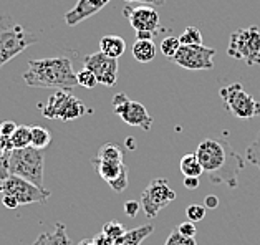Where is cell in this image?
Segmentation results:
<instances>
[{"label": "cell", "mask_w": 260, "mask_h": 245, "mask_svg": "<svg viewBox=\"0 0 260 245\" xmlns=\"http://www.w3.org/2000/svg\"><path fill=\"white\" fill-rule=\"evenodd\" d=\"M80 245H94V243H93V238H83V240L80 242Z\"/></svg>", "instance_id": "b9f144b4"}, {"label": "cell", "mask_w": 260, "mask_h": 245, "mask_svg": "<svg viewBox=\"0 0 260 245\" xmlns=\"http://www.w3.org/2000/svg\"><path fill=\"white\" fill-rule=\"evenodd\" d=\"M139 207H141V204L136 202V200H128V202H124V214L128 217H135L139 212Z\"/></svg>", "instance_id": "836d02e7"}, {"label": "cell", "mask_w": 260, "mask_h": 245, "mask_svg": "<svg viewBox=\"0 0 260 245\" xmlns=\"http://www.w3.org/2000/svg\"><path fill=\"white\" fill-rule=\"evenodd\" d=\"M219 95L222 98L225 110L232 116L240 119H250L260 116V103L255 101L249 93H247L240 83H231L220 88Z\"/></svg>", "instance_id": "52a82bcc"}, {"label": "cell", "mask_w": 260, "mask_h": 245, "mask_svg": "<svg viewBox=\"0 0 260 245\" xmlns=\"http://www.w3.org/2000/svg\"><path fill=\"white\" fill-rule=\"evenodd\" d=\"M110 2V0H78L77 5L65 14V22L70 27H75V25H78L80 22L86 20V18L93 17L94 14H98V12L106 7V4Z\"/></svg>", "instance_id": "9a60e30c"}, {"label": "cell", "mask_w": 260, "mask_h": 245, "mask_svg": "<svg viewBox=\"0 0 260 245\" xmlns=\"http://www.w3.org/2000/svg\"><path fill=\"white\" fill-rule=\"evenodd\" d=\"M77 80H78V85L86 88V90H93V88L98 85L96 77H94L93 72L88 70V68H83V70H80L77 73Z\"/></svg>", "instance_id": "83f0119b"}, {"label": "cell", "mask_w": 260, "mask_h": 245, "mask_svg": "<svg viewBox=\"0 0 260 245\" xmlns=\"http://www.w3.org/2000/svg\"><path fill=\"white\" fill-rule=\"evenodd\" d=\"M96 158L105 159V161H113V162H123L124 153H123V148L119 146L118 143H106L98 149Z\"/></svg>", "instance_id": "44dd1931"}, {"label": "cell", "mask_w": 260, "mask_h": 245, "mask_svg": "<svg viewBox=\"0 0 260 245\" xmlns=\"http://www.w3.org/2000/svg\"><path fill=\"white\" fill-rule=\"evenodd\" d=\"M177 230H179V234L186 235V237H196V234H198V229H196L194 222H191V221L179 224V227H177Z\"/></svg>", "instance_id": "4dcf8cb0"}, {"label": "cell", "mask_w": 260, "mask_h": 245, "mask_svg": "<svg viewBox=\"0 0 260 245\" xmlns=\"http://www.w3.org/2000/svg\"><path fill=\"white\" fill-rule=\"evenodd\" d=\"M133 58L139 63H149L156 56V45L153 40H136L133 45Z\"/></svg>", "instance_id": "d6986e66"}, {"label": "cell", "mask_w": 260, "mask_h": 245, "mask_svg": "<svg viewBox=\"0 0 260 245\" xmlns=\"http://www.w3.org/2000/svg\"><path fill=\"white\" fill-rule=\"evenodd\" d=\"M204 202H206V207H207V209H215V207L219 205V199L215 197V196H207Z\"/></svg>", "instance_id": "ab89813d"}, {"label": "cell", "mask_w": 260, "mask_h": 245, "mask_svg": "<svg viewBox=\"0 0 260 245\" xmlns=\"http://www.w3.org/2000/svg\"><path fill=\"white\" fill-rule=\"evenodd\" d=\"M181 47V42H179V37H166L162 42H161V52L164 56H168L169 60H173V56L177 53V50Z\"/></svg>", "instance_id": "d4e9b609"}, {"label": "cell", "mask_w": 260, "mask_h": 245, "mask_svg": "<svg viewBox=\"0 0 260 245\" xmlns=\"http://www.w3.org/2000/svg\"><path fill=\"white\" fill-rule=\"evenodd\" d=\"M9 159H10V154L7 156H2L0 158V182H4L5 179L10 176V166H9Z\"/></svg>", "instance_id": "1f68e13d"}, {"label": "cell", "mask_w": 260, "mask_h": 245, "mask_svg": "<svg viewBox=\"0 0 260 245\" xmlns=\"http://www.w3.org/2000/svg\"><path fill=\"white\" fill-rule=\"evenodd\" d=\"M10 144L14 149H22L31 146V128L30 126H17L14 134L10 136Z\"/></svg>", "instance_id": "7402d4cb"}, {"label": "cell", "mask_w": 260, "mask_h": 245, "mask_svg": "<svg viewBox=\"0 0 260 245\" xmlns=\"http://www.w3.org/2000/svg\"><path fill=\"white\" fill-rule=\"evenodd\" d=\"M37 42L39 37L35 33L12 22L9 14H4L0 17V68Z\"/></svg>", "instance_id": "3957f363"}, {"label": "cell", "mask_w": 260, "mask_h": 245, "mask_svg": "<svg viewBox=\"0 0 260 245\" xmlns=\"http://www.w3.org/2000/svg\"><path fill=\"white\" fill-rule=\"evenodd\" d=\"M93 243H94V245H113L115 242H113L110 237L105 235L103 232H101V234H98L96 237L93 238Z\"/></svg>", "instance_id": "74e56055"}, {"label": "cell", "mask_w": 260, "mask_h": 245, "mask_svg": "<svg viewBox=\"0 0 260 245\" xmlns=\"http://www.w3.org/2000/svg\"><path fill=\"white\" fill-rule=\"evenodd\" d=\"M0 192H4V186H2V182H0Z\"/></svg>", "instance_id": "7bdbcfd3"}, {"label": "cell", "mask_w": 260, "mask_h": 245, "mask_svg": "<svg viewBox=\"0 0 260 245\" xmlns=\"http://www.w3.org/2000/svg\"><path fill=\"white\" fill-rule=\"evenodd\" d=\"M39 108L47 119H61V121H73L86 113L85 103L68 90H56L48 98L47 104H39Z\"/></svg>", "instance_id": "5b68a950"}, {"label": "cell", "mask_w": 260, "mask_h": 245, "mask_svg": "<svg viewBox=\"0 0 260 245\" xmlns=\"http://www.w3.org/2000/svg\"><path fill=\"white\" fill-rule=\"evenodd\" d=\"M196 156L209 181L214 184H225L231 189L237 187L239 174L244 171L245 162L229 141L224 137L204 139L196 149Z\"/></svg>", "instance_id": "6da1fadb"}, {"label": "cell", "mask_w": 260, "mask_h": 245, "mask_svg": "<svg viewBox=\"0 0 260 245\" xmlns=\"http://www.w3.org/2000/svg\"><path fill=\"white\" fill-rule=\"evenodd\" d=\"M27 86L31 88H56L72 90L78 86L77 73L68 56H48V58L30 60L23 73Z\"/></svg>", "instance_id": "7a4b0ae2"}, {"label": "cell", "mask_w": 260, "mask_h": 245, "mask_svg": "<svg viewBox=\"0 0 260 245\" xmlns=\"http://www.w3.org/2000/svg\"><path fill=\"white\" fill-rule=\"evenodd\" d=\"M176 199V192L169 187L168 179H153L141 192V205L148 219H156L164 207Z\"/></svg>", "instance_id": "ba28073f"}, {"label": "cell", "mask_w": 260, "mask_h": 245, "mask_svg": "<svg viewBox=\"0 0 260 245\" xmlns=\"http://www.w3.org/2000/svg\"><path fill=\"white\" fill-rule=\"evenodd\" d=\"M113 108H115V115H118L126 124L129 126L141 128L144 131H149L153 126V118L148 113L141 103L133 101L126 93H118L113 98Z\"/></svg>", "instance_id": "9c48e42d"}, {"label": "cell", "mask_w": 260, "mask_h": 245, "mask_svg": "<svg viewBox=\"0 0 260 245\" xmlns=\"http://www.w3.org/2000/svg\"><path fill=\"white\" fill-rule=\"evenodd\" d=\"M153 232H154L153 225H141V227L126 230L118 240H115L113 245H141V242H144Z\"/></svg>", "instance_id": "e0dca14e"}, {"label": "cell", "mask_w": 260, "mask_h": 245, "mask_svg": "<svg viewBox=\"0 0 260 245\" xmlns=\"http://www.w3.org/2000/svg\"><path fill=\"white\" fill-rule=\"evenodd\" d=\"M100 52L118 60L126 52V42L118 35H106L100 40Z\"/></svg>", "instance_id": "ac0fdd59"}, {"label": "cell", "mask_w": 260, "mask_h": 245, "mask_svg": "<svg viewBox=\"0 0 260 245\" xmlns=\"http://www.w3.org/2000/svg\"><path fill=\"white\" fill-rule=\"evenodd\" d=\"M245 159L250 162L252 166L260 169V133L255 137V141L249 144V148L245 151Z\"/></svg>", "instance_id": "4316f807"}, {"label": "cell", "mask_w": 260, "mask_h": 245, "mask_svg": "<svg viewBox=\"0 0 260 245\" xmlns=\"http://www.w3.org/2000/svg\"><path fill=\"white\" fill-rule=\"evenodd\" d=\"M186 216L191 222H201L202 219L206 217V205H199V204H191L186 209Z\"/></svg>", "instance_id": "f546056e"}, {"label": "cell", "mask_w": 260, "mask_h": 245, "mask_svg": "<svg viewBox=\"0 0 260 245\" xmlns=\"http://www.w3.org/2000/svg\"><path fill=\"white\" fill-rule=\"evenodd\" d=\"M123 14L136 32L149 30V32L156 33L157 27H159V14L154 10V7H149V5H139V7H129L128 5V7H124Z\"/></svg>", "instance_id": "5bb4252c"}, {"label": "cell", "mask_w": 260, "mask_h": 245, "mask_svg": "<svg viewBox=\"0 0 260 245\" xmlns=\"http://www.w3.org/2000/svg\"><path fill=\"white\" fill-rule=\"evenodd\" d=\"M124 232H126V227L118 221H110V222H106L103 225V234L110 237L113 242L118 240V238L121 237Z\"/></svg>", "instance_id": "484cf974"}, {"label": "cell", "mask_w": 260, "mask_h": 245, "mask_svg": "<svg viewBox=\"0 0 260 245\" xmlns=\"http://www.w3.org/2000/svg\"><path fill=\"white\" fill-rule=\"evenodd\" d=\"M91 164L96 169L100 178L105 182H108V186L115 192L121 194L126 187H128V167H126L123 162L105 161L94 156L91 159Z\"/></svg>", "instance_id": "4fadbf2b"}, {"label": "cell", "mask_w": 260, "mask_h": 245, "mask_svg": "<svg viewBox=\"0 0 260 245\" xmlns=\"http://www.w3.org/2000/svg\"><path fill=\"white\" fill-rule=\"evenodd\" d=\"M83 65L91 70L98 80V85H105L108 88L115 86L118 80V60L106 56L105 53H91L83 58Z\"/></svg>", "instance_id": "7c38bea8"}, {"label": "cell", "mask_w": 260, "mask_h": 245, "mask_svg": "<svg viewBox=\"0 0 260 245\" xmlns=\"http://www.w3.org/2000/svg\"><path fill=\"white\" fill-rule=\"evenodd\" d=\"M2 204H4L5 207H7V209H17V207H18L17 199H15L14 196H9V194H4Z\"/></svg>", "instance_id": "d590c367"}, {"label": "cell", "mask_w": 260, "mask_h": 245, "mask_svg": "<svg viewBox=\"0 0 260 245\" xmlns=\"http://www.w3.org/2000/svg\"><path fill=\"white\" fill-rule=\"evenodd\" d=\"M10 174L18 176L31 184L43 187V167H45V154L42 149L34 146L14 149L9 159Z\"/></svg>", "instance_id": "277c9868"}, {"label": "cell", "mask_w": 260, "mask_h": 245, "mask_svg": "<svg viewBox=\"0 0 260 245\" xmlns=\"http://www.w3.org/2000/svg\"><path fill=\"white\" fill-rule=\"evenodd\" d=\"M126 2H133V0H126Z\"/></svg>", "instance_id": "ee69618b"}, {"label": "cell", "mask_w": 260, "mask_h": 245, "mask_svg": "<svg viewBox=\"0 0 260 245\" xmlns=\"http://www.w3.org/2000/svg\"><path fill=\"white\" fill-rule=\"evenodd\" d=\"M154 32H149V30H139L136 32V40H153Z\"/></svg>", "instance_id": "f35d334b"}, {"label": "cell", "mask_w": 260, "mask_h": 245, "mask_svg": "<svg viewBox=\"0 0 260 245\" xmlns=\"http://www.w3.org/2000/svg\"><path fill=\"white\" fill-rule=\"evenodd\" d=\"M31 128V146L37 149H45L52 143V133L43 126H30Z\"/></svg>", "instance_id": "603a6c76"}, {"label": "cell", "mask_w": 260, "mask_h": 245, "mask_svg": "<svg viewBox=\"0 0 260 245\" xmlns=\"http://www.w3.org/2000/svg\"><path fill=\"white\" fill-rule=\"evenodd\" d=\"M15 129H17V123H14V121L0 123V134L5 136V137H9V139H10V136L14 134Z\"/></svg>", "instance_id": "d6a6232c"}, {"label": "cell", "mask_w": 260, "mask_h": 245, "mask_svg": "<svg viewBox=\"0 0 260 245\" xmlns=\"http://www.w3.org/2000/svg\"><path fill=\"white\" fill-rule=\"evenodd\" d=\"M181 45H202V33L198 27H187L179 37Z\"/></svg>", "instance_id": "cb8c5ba5"}, {"label": "cell", "mask_w": 260, "mask_h": 245, "mask_svg": "<svg viewBox=\"0 0 260 245\" xmlns=\"http://www.w3.org/2000/svg\"><path fill=\"white\" fill-rule=\"evenodd\" d=\"M139 4H146L149 7H161V5L166 4V0H136Z\"/></svg>", "instance_id": "60d3db41"}, {"label": "cell", "mask_w": 260, "mask_h": 245, "mask_svg": "<svg viewBox=\"0 0 260 245\" xmlns=\"http://www.w3.org/2000/svg\"><path fill=\"white\" fill-rule=\"evenodd\" d=\"M2 186H4V194L14 196L18 205H27L35 202L43 204L52 196V192L47 191L45 187H39L28 181L18 178V176H12V174L2 182Z\"/></svg>", "instance_id": "30bf717a"}, {"label": "cell", "mask_w": 260, "mask_h": 245, "mask_svg": "<svg viewBox=\"0 0 260 245\" xmlns=\"http://www.w3.org/2000/svg\"><path fill=\"white\" fill-rule=\"evenodd\" d=\"M34 245H72L70 238L67 235V229L61 222L55 224L53 232H42L37 237V240Z\"/></svg>", "instance_id": "2e32d148"}, {"label": "cell", "mask_w": 260, "mask_h": 245, "mask_svg": "<svg viewBox=\"0 0 260 245\" xmlns=\"http://www.w3.org/2000/svg\"><path fill=\"white\" fill-rule=\"evenodd\" d=\"M227 55L236 60H244L247 65H260V30L258 27H249L236 30L231 35Z\"/></svg>", "instance_id": "8992f818"}, {"label": "cell", "mask_w": 260, "mask_h": 245, "mask_svg": "<svg viewBox=\"0 0 260 245\" xmlns=\"http://www.w3.org/2000/svg\"><path fill=\"white\" fill-rule=\"evenodd\" d=\"M179 167H181V172L184 174V178H199V176L204 174V171H202V166H201V162L198 159V156H196V153L182 156Z\"/></svg>", "instance_id": "ffe728a7"}, {"label": "cell", "mask_w": 260, "mask_h": 245, "mask_svg": "<svg viewBox=\"0 0 260 245\" xmlns=\"http://www.w3.org/2000/svg\"><path fill=\"white\" fill-rule=\"evenodd\" d=\"M12 151H14V148H12L10 139H9V137H5V136L0 134V158H2V156L10 154Z\"/></svg>", "instance_id": "e575fe53"}, {"label": "cell", "mask_w": 260, "mask_h": 245, "mask_svg": "<svg viewBox=\"0 0 260 245\" xmlns=\"http://www.w3.org/2000/svg\"><path fill=\"white\" fill-rule=\"evenodd\" d=\"M215 50L204 45H181L177 53L173 56L176 65L186 70H211L214 66Z\"/></svg>", "instance_id": "8fae6325"}, {"label": "cell", "mask_w": 260, "mask_h": 245, "mask_svg": "<svg viewBox=\"0 0 260 245\" xmlns=\"http://www.w3.org/2000/svg\"><path fill=\"white\" fill-rule=\"evenodd\" d=\"M182 184H184L186 189L194 191V189H198V187H199V178H184Z\"/></svg>", "instance_id": "8d00e7d4"}, {"label": "cell", "mask_w": 260, "mask_h": 245, "mask_svg": "<svg viewBox=\"0 0 260 245\" xmlns=\"http://www.w3.org/2000/svg\"><path fill=\"white\" fill-rule=\"evenodd\" d=\"M164 245H198V243H196L194 237H186V235L179 234V230H174L169 234L168 240Z\"/></svg>", "instance_id": "f1b7e54d"}]
</instances>
